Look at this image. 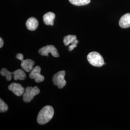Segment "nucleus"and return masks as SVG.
<instances>
[{
  "label": "nucleus",
  "instance_id": "13",
  "mask_svg": "<svg viewBox=\"0 0 130 130\" xmlns=\"http://www.w3.org/2000/svg\"><path fill=\"white\" fill-rule=\"evenodd\" d=\"M76 40H77V37L75 35H69L64 37L63 39V42L65 46H68L70 44L73 43Z\"/></svg>",
  "mask_w": 130,
  "mask_h": 130
},
{
  "label": "nucleus",
  "instance_id": "19",
  "mask_svg": "<svg viewBox=\"0 0 130 130\" xmlns=\"http://www.w3.org/2000/svg\"><path fill=\"white\" fill-rule=\"evenodd\" d=\"M0 48H2V47L3 46V45H4V41L3 40V39H2V38H0Z\"/></svg>",
  "mask_w": 130,
  "mask_h": 130
},
{
  "label": "nucleus",
  "instance_id": "16",
  "mask_svg": "<svg viewBox=\"0 0 130 130\" xmlns=\"http://www.w3.org/2000/svg\"><path fill=\"white\" fill-rule=\"evenodd\" d=\"M8 109V107L7 105V104H5L2 99H0V112L1 113L5 112L7 111Z\"/></svg>",
  "mask_w": 130,
  "mask_h": 130
},
{
  "label": "nucleus",
  "instance_id": "7",
  "mask_svg": "<svg viewBox=\"0 0 130 130\" xmlns=\"http://www.w3.org/2000/svg\"><path fill=\"white\" fill-rule=\"evenodd\" d=\"M8 89L18 96H20L23 95L25 92V89L21 84L14 83H12L10 85L8 86Z\"/></svg>",
  "mask_w": 130,
  "mask_h": 130
},
{
  "label": "nucleus",
  "instance_id": "8",
  "mask_svg": "<svg viewBox=\"0 0 130 130\" xmlns=\"http://www.w3.org/2000/svg\"><path fill=\"white\" fill-rule=\"evenodd\" d=\"M26 27L28 30L34 31L37 28L39 22L37 19L35 18L31 17L28 19L26 23Z\"/></svg>",
  "mask_w": 130,
  "mask_h": 130
},
{
  "label": "nucleus",
  "instance_id": "5",
  "mask_svg": "<svg viewBox=\"0 0 130 130\" xmlns=\"http://www.w3.org/2000/svg\"><path fill=\"white\" fill-rule=\"evenodd\" d=\"M39 54L42 56H47L48 54L51 53L52 56L55 57H58L59 56L57 50L55 47L52 45H47L46 46L43 47L41 48L39 51Z\"/></svg>",
  "mask_w": 130,
  "mask_h": 130
},
{
  "label": "nucleus",
  "instance_id": "6",
  "mask_svg": "<svg viewBox=\"0 0 130 130\" xmlns=\"http://www.w3.org/2000/svg\"><path fill=\"white\" fill-rule=\"evenodd\" d=\"M41 69L39 66H36L29 73V78L30 79H34L35 82L39 83L43 82L44 80V77L41 74Z\"/></svg>",
  "mask_w": 130,
  "mask_h": 130
},
{
  "label": "nucleus",
  "instance_id": "2",
  "mask_svg": "<svg viewBox=\"0 0 130 130\" xmlns=\"http://www.w3.org/2000/svg\"><path fill=\"white\" fill-rule=\"evenodd\" d=\"M87 58L89 63L94 67H101L104 65L105 62L102 56L96 52L90 53Z\"/></svg>",
  "mask_w": 130,
  "mask_h": 130
},
{
  "label": "nucleus",
  "instance_id": "3",
  "mask_svg": "<svg viewBox=\"0 0 130 130\" xmlns=\"http://www.w3.org/2000/svg\"><path fill=\"white\" fill-rule=\"evenodd\" d=\"M40 89L37 86L34 87H28L25 89V92L23 94V100L25 102H30L34 97L40 93Z\"/></svg>",
  "mask_w": 130,
  "mask_h": 130
},
{
  "label": "nucleus",
  "instance_id": "4",
  "mask_svg": "<svg viewBox=\"0 0 130 130\" xmlns=\"http://www.w3.org/2000/svg\"><path fill=\"white\" fill-rule=\"evenodd\" d=\"M65 74L66 72L65 71L62 70L56 73L53 77L54 84L57 86L58 88H63L66 84L67 82L65 79Z\"/></svg>",
  "mask_w": 130,
  "mask_h": 130
},
{
  "label": "nucleus",
  "instance_id": "14",
  "mask_svg": "<svg viewBox=\"0 0 130 130\" xmlns=\"http://www.w3.org/2000/svg\"><path fill=\"white\" fill-rule=\"evenodd\" d=\"M70 3L76 6H82L89 4L91 0H69Z\"/></svg>",
  "mask_w": 130,
  "mask_h": 130
},
{
  "label": "nucleus",
  "instance_id": "18",
  "mask_svg": "<svg viewBox=\"0 0 130 130\" xmlns=\"http://www.w3.org/2000/svg\"><path fill=\"white\" fill-rule=\"evenodd\" d=\"M16 58L19 59V60H21V61L23 60L24 56L23 55L21 54H18L16 56Z\"/></svg>",
  "mask_w": 130,
  "mask_h": 130
},
{
  "label": "nucleus",
  "instance_id": "12",
  "mask_svg": "<svg viewBox=\"0 0 130 130\" xmlns=\"http://www.w3.org/2000/svg\"><path fill=\"white\" fill-rule=\"evenodd\" d=\"M12 74L14 76V80H24L26 78V75L23 70L20 69L16 70L12 72Z\"/></svg>",
  "mask_w": 130,
  "mask_h": 130
},
{
  "label": "nucleus",
  "instance_id": "17",
  "mask_svg": "<svg viewBox=\"0 0 130 130\" xmlns=\"http://www.w3.org/2000/svg\"><path fill=\"white\" fill-rule=\"evenodd\" d=\"M79 43V41L77 40H76L74 42L71 44V45L69 47V51H72L75 47L77 46V44Z\"/></svg>",
  "mask_w": 130,
  "mask_h": 130
},
{
  "label": "nucleus",
  "instance_id": "11",
  "mask_svg": "<svg viewBox=\"0 0 130 130\" xmlns=\"http://www.w3.org/2000/svg\"><path fill=\"white\" fill-rule=\"evenodd\" d=\"M55 18L56 15L54 13L48 12L43 15V20L45 25L53 26Z\"/></svg>",
  "mask_w": 130,
  "mask_h": 130
},
{
  "label": "nucleus",
  "instance_id": "10",
  "mask_svg": "<svg viewBox=\"0 0 130 130\" xmlns=\"http://www.w3.org/2000/svg\"><path fill=\"white\" fill-rule=\"evenodd\" d=\"M34 65V62L30 59L23 60L21 61V66L22 68L27 72H30L33 69V67Z\"/></svg>",
  "mask_w": 130,
  "mask_h": 130
},
{
  "label": "nucleus",
  "instance_id": "15",
  "mask_svg": "<svg viewBox=\"0 0 130 130\" xmlns=\"http://www.w3.org/2000/svg\"><path fill=\"white\" fill-rule=\"evenodd\" d=\"M1 75L3 76L6 77V79L8 81H10L11 80L12 76L13 75L12 72H10L9 71H8V70L5 68L2 69L1 70Z\"/></svg>",
  "mask_w": 130,
  "mask_h": 130
},
{
  "label": "nucleus",
  "instance_id": "1",
  "mask_svg": "<svg viewBox=\"0 0 130 130\" xmlns=\"http://www.w3.org/2000/svg\"><path fill=\"white\" fill-rule=\"evenodd\" d=\"M54 115L53 107L46 106L43 107L39 112L37 117V122L39 124H45L51 120Z\"/></svg>",
  "mask_w": 130,
  "mask_h": 130
},
{
  "label": "nucleus",
  "instance_id": "9",
  "mask_svg": "<svg viewBox=\"0 0 130 130\" xmlns=\"http://www.w3.org/2000/svg\"><path fill=\"white\" fill-rule=\"evenodd\" d=\"M119 25L121 28L130 27V13H127L121 17L119 21Z\"/></svg>",
  "mask_w": 130,
  "mask_h": 130
}]
</instances>
